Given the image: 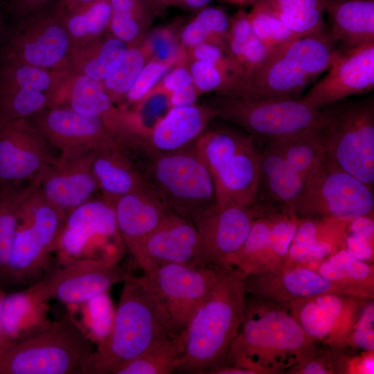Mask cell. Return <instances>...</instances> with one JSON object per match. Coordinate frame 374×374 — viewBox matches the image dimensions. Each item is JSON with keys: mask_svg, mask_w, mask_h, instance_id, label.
I'll return each instance as SVG.
<instances>
[{"mask_svg": "<svg viewBox=\"0 0 374 374\" xmlns=\"http://www.w3.org/2000/svg\"><path fill=\"white\" fill-rule=\"evenodd\" d=\"M266 143L280 153L305 179L325 154L319 130Z\"/></svg>", "mask_w": 374, "mask_h": 374, "instance_id": "cell-39", "label": "cell"}, {"mask_svg": "<svg viewBox=\"0 0 374 374\" xmlns=\"http://www.w3.org/2000/svg\"><path fill=\"white\" fill-rule=\"evenodd\" d=\"M362 300L347 294H325L296 301L287 310L310 338L332 349H344Z\"/></svg>", "mask_w": 374, "mask_h": 374, "instance_id": "cell-23", "label": "cell"}, {"mask_svg": "<svg viewBox=\"0 0 374 374\" xmlns=\"http://www.w3.org/2000/svg\"><path fill=\"white\" fill-rule=\"evenodd\" d=\"M288 374H334L332 350L328 345L319 343L296 364Z\"/></svg>", "mask_w": 374, "mask_h": 374, "instance_id": "cell-46", "label": "cell"}, {"mask_svg": "<svg viewBox=\"0 0 374 374\" xmlns=\"http://www.w3.org/2000/svg\"><path fill=\"white\" fill-rule=\"evenodd\" d=\"M3 21H2V19H1V15H0V38H1V35L2 34V31H3Z\"/></svg>", "mask_w": 374, "mask_h": 374, "instance_id": "cell-61", "label": "cell"}, {"mask_svg": "<svg viewBox=\"0 0 374 374\" xmlns=\"http://www.w3.org/2000/svg\"><path fill=\"white\" fill-rule=\"evenodd\" d=\"M186 64L188 63H182L172 67L151 90L169 95L193 84L192 75Z\"/></svg>", "mask_w": 374, "mask_h": 374, "instance_id": "cell-52", "label": "cell"}, {"mask_svg": "<svg viewBox=\"0 0 374 374\" xmlns=\"http://www.w3.org/2000/svg\"><path fill=\"white\" fill-rule=\"evenodd\" d=\"M143 40L149 51L150 60L173 66L189 62L186 50L181 46L179 37L172 26L156 28Z\"/></svg>", "mask_w": 374, "mask_h": 374, "instance_id": "cell-43", "label": "cell"}, {"mask_svg": "<svg viewBox=\"0 0 374 374\" xmlns=\"http://www.w3.org/2000/svg\"><path fill=\"white\" fill-rule=\"evenodd\" d=\"M316 271L348 295L374 298L373 264L358 260L346 248L326 258Z\"/></svg>", "mask_w": 374, "mask_h": 374, "instance_id": "cell-32", "label": "cell"}, {"mask_svg": "<svg viewBox=\"0 0 374 374\" xmlns=\"http://www.w3.org/2000/svg\"><path fill=\"white\" fill-rule=\"evenodd\" d=\"M374 303L373 299L366 303L356 319L348 336L346 348L362 351H374Z\"/></svg>", "mask_w": 374, "mask_h": 374, "instance_id": "cell-47", "label": "cell"}, {"mask_svg": "<svg viewBox=\"0 0 374 374\" xmlns=\"http://www.w3.org/2000/svg\"><path fill=\"white\" fill-rule=\"evenodd\" d=\"M150 10L154 12H159L167 7L174 5L175 0H144Z\"/></svg>", "mask_w": 374, "mask_h": 374, "instance_id": "cell-59", "label": "cell"}, {"mask_svg": "<svg viewBox=\"0 0 374 374\" xmlns=\"http://www.w3.org/2000/svg\"><path fill=\"white\" fill-rule=\"evenodd\" d=\"M66 217L44 199L33 182L20 208L6 277L30 286L50 271L51 255Z\"/></svg>", "mask_w": 374, "mask_h": 374, "instance_id": "cell-9", "label": "cell"}, {"mask_svg": "<svg viewBox=\"0 0 374 374\" xmlns=\"http://www.w3.org/2000/svg\"><path fill=\"white\" fill-rule=\"evenodd\" d=\"M195 18L204 25L217 45L226 48L229 21L222 10L214 7L206 8L202 10Z\"/></svg>", "mask_w": 374, "mask_h": 374, "instance_id": "cell-51", "label": "cell"}, {"mask_svg": "<svg viewBox=\"0 0 374 374\" xmlns=\"http://www.w3.org/2000/svg\"><path fill=\"white\" fill-rule=\"evenodd\" d=\"M335 43L323 31L275 47L234 97L298 98L335 61L341 50Z\"/></svg>", "mask_w": 374, "mask_h": 374, "instance_id": "cell-5", "label": "cell"}, {"mask_svg": "<svg viewBox=\"0 0 374 374\" xmlns=\"http://www.w3.org/2000/svg\"><path fill=\"white\" fill-rule=\"evenodd\" d=\"M31 185L0 186V277L7 276L20 208Z\"/></svg>", "mask_w": 374, "mask_h": 374, "instance_id": "cell-37", "label": "cell"}, {"mask_svg": "<svg viewBox=\"0 0 374 374\" xmlns=\"http://www.w3.org/2000/svg\"><path fill=\"white\" fill-rule=\"evenodd\" d=\"M60 82L57 71L3 60L0 69V123L29 118L50 107Z\"/></svg>", "mask_w": 374, "mask_h": 374, "instance_id": "cell-17", "label": "cell"}, {"mask_svg": "<svg viewBox=\"0 0 374 374\" xmlns=\"http://www.w3.org/2000/svg\"><path fill=\"white\" fill-rule=\"evenodd\" d=\"M244 276L230 267L181 332L184 350L176 371L210 373L226 364L244 307Z\"/></svg>", "mask_w": 374, "mask_h": 374, "instance_id": "cell-3", "label": "cell"}, {"mask_svg": "<svg viewBox=\"0 0 374 374\" xmlns=\"http://www.w3.org/2000/svg\"><path fill=\"white\" fill-rule=\"evenodd\" d=\"M253 35L248 12L244 10H240L229 23L226 39L228 52L238 66L242 49Z\"/></svg>", "mask_w": 374, "mask_h": 374, "instance_id": "cell-50", "label": "cell"}, {"mask_svg": "<svg viewBox=\"0 0 374 374\" xmlns=\"http://www.w3.org/2000/svg\"><path fill=\"white\" fill-rule=\"evenodd\" d=\"M60 16L70 37L73 51L102 37L108 30L112 16L111 2L110 0H98Z\"/></svg>", "mask_w": 374, "mask_h": 374, "instance_id": "cell-34", "label": "cell"}, {"mask_svg": "<svg viewBox=\"0 0 374 374\" xmlns=\"http://www.w3.org/2000/svg\"><path fill=\"white\" fill-rule=\"evenodd\" d=\"M127 271L118 263L87 262L58 265L26 291L38 304L50 300L68 305L82 304L123 282Z\"/></svg>", "mask_w": 374, "mask_h": 374, "instance_id": "cell-16", "label": "cell"}, {"mask_svg": "<svg viewBox=\"0 0 374 374\" xmlns=\"http://www.w3.org/2000/svg\"><path fill=\"white\" fill-rule=\"evenodd\" d=\"M321 110L327 119L324 127L319 130L325 154L373 190V100L335 103Z\"/></svg>", "mask_w": 374, "mask_h": 374, "instance_id": "cell-10", "label": "cell"}, {"mask_svg": "<svg viewBox=\"0 0 374 374\" xmlns=\"http://www.w3.org/2000/svg\"><path fill=\"white\" fill-rule=\"evenodd\" d=\"M179 39L181 46L186 51L203 43L217 45L204 25L196 18H194L182 28Z\"/></svg>", "mask_w": 374, "mask_h": 374, "instance_id": "cell-53", "label": "cell"}, {"mask_svg": "<svg viewBox=\"0 0 374 374\" xmlns=\"http://www.w3.org/2000/svg\"><path fill=\"white\" fill-rule=\"evenodd\" d=\"M149 60V51L142 40L130 46L120 66L102 82L105 91L114 105L120 106L123 103L128 91Z\"/></svg>", "mask_w": 374, "mask_h": 374, "instance_id": "cell-40", "label": "cell"}, {"mask_svg": "<svg viewBox=\"0 0 374 374\" xmlns=\"http://www.w3.org/2000/svg\"><path fill=\"white\" fill-rule=\"evenodd\" d=\"M172 67L173 66L168 63L149 60L118 107H127L142 100Z\"/></svg>", "mask_w": 374, "mask_h": 374, "instance_id": "cell-45", "label": "cell"}, {"mask_svg": "<svg viewBox=\"0 0 374 374\" xmlns=\"http://www.w3.org/2000/svg\"><path fill=\"white\" fill-rule=\"evenodd\" d=\"M142 156L139 168L145 185L169 211L193 223L217 203L211 173L195 144Z\"/></svg>", "mask_w": 374, "mask_h": 374, "instance_id": "cell-6", "label": "cell"}, {"mask_svg": "<svg viewBox=\"0 0 374 374\" xmlns=\"http://www.w3.org/2000/svg\"><path fill=\"white\" fill-rule=\"evenodd\" d=\"M276 12L283 23L300 37L324 31L323 10L308 8Z\"/></svg>", "mask_w": 374, "mask_h": 374, "instance_id": "cell-44", "label": "cell"}, {"mask_svg": "<svg viewBox=\"0 0 374 374\" xmlns=\"http://www.w3.org/2000/svg\"><path fill=\"white\" fill-rule=\"evenodd\" d=\"M350 222L337 218L300 219L292 242L317 247L331 256L346 248Z\"/></svg>", "mask_w": 374, "mask_h": 374, "instance_id": "cell-38", "label": "cell"}, {"mask_svg": "<svg viewBox=\"0 0 374 374\" xmlns=\"http://www.w3.org/2000/svg\"><path fill=\"white\" fill-rule=\"evenodd\" d=\"M195 145L211 173L217 203L250 206L256 202L260 151L252 136L222 129L204 132Z\"/></svg>", "mask_w": 374, "mask_h": 374, "instance_id": "cell-7", "label": "cell"}, {"mask_svg": "<svg viewBox=\"0 0 374 374\" xmlns=\"http://www.w3.org/2000/svg\"><path fill=\"white\" fill-rule=\"evenodd\" d=\"M188 61L202 60L215 64L240 77L243 82L241 69L233 60L227 48L211 44H200L186 51Z\"/></svg>", "mask_w": 374, "mask_h": 374, "instance_id": "cell-48", "label": "cell"}, {"mask_svg": "<svg viewBox=\"0 0 374 374\" xmlns=\"http://www.w3.org/2000/svg\"><path fill=\"white\" fill-rule=\"evenodd\" d=\"M98 0H59L54 8L59 14L64 15L78 10Z\"/></svg>", "mask_w": 374, "mask_h": 374, "instance_id": "cell-58", "label": "cell"}, {"mask_svg": "<svg viewBox=\"0 0 374 374\" xmlns=\"http://www.w3.org/2000/svg\"><path fill=\"white\" fill-rule=\"evenodd\" d=\"M184 350L181 332L161 339L114 374H168L176 371Z\"/></svg>", "mask_w": 374, "mask_h": 374, "instance_id": "cell-35", "label": "cell"}, {"mask_svg": "<svg viewBox=\"0 0 374 374\" xmlns=\"http://www.w3.org/2000/svg\"><path fill=\"white\" fill-rule=\"evenodd\" d=\"M199 94L194 86H190L175 93L169 94V99L172 107L186 106L195 104Z\"/></svg>", "mask_w": 374, "mask_h": 374, "instance_id": "cell-57", "label": "cell"}, {"mask_svg": "<svg viewBox=\"0 0 374 374\" xmlns=\"http://www.w3.org/2000/svg\"><path fill=\"white\" fill-rule=\"evenodd\" d=\"M112 16L108 30L129 46L140 43L145 35L152 12L144 0H110Z\"/></svg>", "mask_w": 374, "mask_h": 374, "instance_id": "cell-36", "label": "cell"}, {"mask_svg": "<svg viewBox=\"0 0 374 374\" xmlns=\"http://www.w3.org/2000/svg\"><path fill=\"white\" fill-rule=\"evenodd\" d=\"M93 152L60 153L35 180L44 199L66 215L91 200L98 189L91 168Z\"/></svg>", "mask_w": 374, "mask_h": 374, "instance_id": "cell-24", "label": "cell"}, {"mask_svg": "<svg viewBox=\"0 0 374 374\" xmlns=\"http://www.w3.org/2000/svg\"><path fill=\"white\" fill-rule=\"evenodd\" d=\"M113 204L126 250L152 232L170 211L148 187L125 195Z\"/></svg>", "mask_w": 374, "mask_h": 374, "instance_id": "cell-29", "label": "cell"}, {"mask_svg": "<svg viewBox=\"0 0 374 374\" xmlns=\"http://www.w3.org/2000/svg\"><path fill=\"white\" fill-rule=\"evenodd\" d=\"M51 0H10L9 10L21 19L44 8Z\"/></svg>", "mask_w": 374, "mask_h": 374, "instance_id": "cell-56", "label": "cell"}, {"mask_svg": "<svg viewBox=\"0 0 374 374\" xmlns=\"http://www.w3.org/2000/svg\"><path fill=\"white\" fill-rule=\"evenodd\" d=\"M209 105L217 116L244 129L253 139L266 143L321 130L327 119L301 98H213Z\"/></svg>", "mask_w": 374, "mask_h": 374, "instance_id": "cell-8", "label": "cell"}, {"mask_svg": "<svg viewBox=\"0 0 374 374\" xmlns=\"http://www.w3.org/2000/svg\"><path fill=\"white\" fill-rule=\"evenodd\" d=\"M28 119L49 145L62 154L123 146L102 119L81 114L68 106H51Z\"/></svg>", "mask_w": 374, "mask_h": 374, "instance_id": "cell-21", "label": "cell"}, {"mask_svg": "<svg viewBox=\"0 0 374 374\" xmlns=\"http://www.w3.org/2000/svg\"><path fill=\"white\" fill-rule=\"evenodd\" d=\"M127 251L132 256L131 269L143 270L168 264L204 265L196 226L190 220L172 211Z\"/></svg>", "mask_w": 374, "mask_h": 374, "instance_id": "cell-20", "label": "cell"}, {"mask_svg": "<svg viewBox=\"0 0 374 374\" xmlns=\"http://www.w3.org/2000/svg\"><path fill=\"white\" fill-rule=\"evenodd\" d=\"M274 49V48L270 47L262 42L254 34L249 39L242 49L238 62L243 76V82L241 88L263 65Z\"/></svg>", "mask_w": 374, "mask_h": 374, "instance_id": "cell-49", "label": "cell"}, {"mask_svg": "<svg viewBox=\"0 0 374 374\" xmlns=\"http://www.w3.org/2000/svg\"><path fill=\"white\" fill-rule=\"evenodd\" d=\"M62 105L102 119L118 141L127 147L128 137L123 112L112 103L102 82L71 73L51 106Z\"/></svg>", "mask_w": 374, "mask_h": 374, "instance_id": "cell-27", "label": "cell"}, {"mask_svg": "<svg viewBox=\"0 0 374 374\" xmlns=\"http://www.w3.org/2000/svg\"><path fill=\"white\" fill-rule=\"evenodd\" d=\"M123 282L109 332L94 349L84 374H114L157 341L179 334L143 274L127 270Z\"/></svg>", "mask_w": 374, "mask_h": 374, "instance_id": "cell-2", "label": "cell"}, {"mask_svg": "<svg viewBox=\"0 0 374 374\" xmlns=\"http://www.w3.org/2000/svg\"><path fill=\"white\" fill-rule=\"evenodd\" d=\"M332 39L350 48L374 42V0H325Z\"/></svg>", "mask_w": 374, "mask_h": 374, "instance_id": "cell-31", "label": "cell"}, {"mask_svg": "<svg viewBox=\"0 0 374 374\" xmlns=\"http://www.w3.org/2000/svg\"><path fill=\"white\" fill-rule=\"evenodd\" d=\"M327 71V74L301 98L317 110L373 89L374 42L341 49Z\"/></svg>", "mask_w": 374, "mask_h": 374, "instance_id": "cell-22", "label": "cell"}, {"mask_svg": "<svg viewBox=\"0 0 374 374\" xmlns=\"http://www.w3.org/2000/svg\"><path fill=\"white\" fill-rule=\"evenodd\" d=\"M226 1H230V2H231V3H238V0H226Z\"/></svg>", "mask_w": 374, "mask_h": 374, "instance_id": "cell-63", "label": "cell"}, {"mask_svg": "<svg viewBox=\"0 0 374 374\" xmlns=\"http://www.w3.org/2000/svg\"><path fill=\"white\" fill-rule=\"evenodd\" d=\"M211 0H175L174 5H179L188 8H199L209 3Z\"/></svg>", "mask_w": 374, "mask_h": 374, "instance_id": "cell-60", "label": "cell"}, {"mask_svg": "<svg viewBox=\"0 0 374 374\" xmlns=\"http://www.w3.org/2000/svg\"><path fill=\"white\" fill-rule=\"evenodd\" d=\"M346 248L358 260L373 262V238L348 231Z\"/></svg>", "mask_w": 374, "mask_h": 374, "instance_id": "cell-54", "label": "cell"}, {"mask_svg": "<svg viewBox=\"0 0 374 374\" xmlns=\"http://www.w3.org/2000/svg\"><path fill=\"white\" fill-rule=\"evenodd\" d=\"M20 19L9 35L3 60L70 71L72 44L62 17L55 8H42Z\"/></svg>", "mask_w": 374, "mask_h": 374, "instance_id": "cell-14", "label": "cell"}, {"mask_svg": "<svg viewBox=\"0 0 374 374\" xmlns=\"http://www.w3.org/2000/svg\"><path fill=\"white\" fill-rule=\"evenodd\" d=\"M253 1L255 0H238V3H246Z\"/></svg>", "mask_w": 374, "mask_h": 374, "instance_id": "cell-62", "label": "cell"}, {"mask_svg": "<svg viewBox=\"0 0 374 374\" xmlns=\"http://www.w3.org/2000/svg\"><path fill=\"white\" fill-rule=\"evenodd\" d=\"M28 118L0 123V186L35 181L57 159Z\"/></svg>", "mask_w": 374, "mask_h": 374, "instance_id": "cell-19", "label": "cell"}, {"mask_svg": "<svg viewBox=\"0 0 374 374\" xmlns=\"http://www.w3.org/2000/svg\"><path fill=\"white\" fill-rule=\"evenodd\" d=\"M319 343L286 308L246 297L238 333L224 366L247 369L253 374L286 373Z\"/></svg>", "mask_w": 374, "mask_h": 374, "instance_id": "cell-1", "label": "cell"}, {"mask_svg": "<svg viewBox=\"0 0 374 374\" xmlns=\"http://www.w3.org/2000/svg\"><path fill=\"white\" fill-rule=\"evenodd\" d=\"M188 64L199 95L216 91L221 96H234L242 87L240 77L215 64L202 60H192Z\"/></svg>", "mask_w": 374, "mask_h": 374, "instance_id": "cell-42", "label": "cell"}, {"mask_svg": "<svg viewBox=\"0 0 374 374\" xmlns=\"http://www.w3.org/2000/svg\"><path fill=\"white\" fill-rule=\"evenodd\" d=\"M248 16L254 35L270 47L300 37L283 23L269 0H257Z\"/></svg>", "mask_w": 374, "mask_h": 374, "instance_id": "cell-41", "label": "cell"}, {"mask_svg": "<svg viewBox=\"0 0 374 374\" xmlns=\"http://www.w3.org/2000/svg\"><path fill=\"white\" fill-rule=\"evenodd\" d=\"M305 181L280 153L268 144L260 152V177L256 202L292 213Z\"/></svg>", "mask_w": 374, "mask_h": 374, "instance_id": "cell-28", "label": "cell"}, {"mask_svg": "<svg viewBox=\"0 0 374 374\" xmlns=\"http://www.w3.org/2000/svg\"><path fill=\"white\" fill-rule=\"evenodd\" d=\"M230 267L168 264L142 271L162 301L175 330L180 333Z\"/></svg>", "mask_w": 374, "mask_h": 374, "instance_id": "cell-13", "label": "cell"}, {"mask_svg": "<svg viewBox=\"0 0 374 374\" xmlns=\"http://www.w3.org/2000/svg\"><path fill=\"white\" fill-rule=\"evenodd\" d=\"M125 249L114 204L103 198L91 199L66 215L55 253L58 265L87 262L118 263Z\"/></svg>", "mask_w": 374, "mask_h": 374, "instance_id": "cell-11", "label": "cell"}, {"mask_svg": "<svg viewBox=\"0 0 374 374\" xmlns=\"http://www.w3.org/2000/svg\"><path fill=\"white\" fill-rule=\"evenodd\" d=\"M74 316L42 321L0 345V374H84L93 352Z\"/></svg>", "mask_w": 374, "mask_h": 374, "instance_id": "cell-4", "label": "cell"}, {"mask_svg": "<svg viewBox=\"0 0 374 374\" xmlns=\"http://www.w3.org/2000/svg\"><path fill=\"white\" fill-rule=\"evenodd\" d=\"M244 285L247 295L287 310L291 303L300 299L330 293L346 294L316 270L303 266L249 274L244 276Z\"/></svg>", "mask_w": 374, "mask_h": 374, "instance_id": "cell-25", "label": "cell"}, {"mask_svg": "<svg viewBox=\"0 0 374 374\" xmlns=\"http://www.w3.org/2000/svg\"><path fill=\"white\" fill-rule=\"evenodd\" d=\"M277 10H297L318 8L324 10L325 0H269Z\"/></svg>", "mask_w": 374, "mask_h": 374, "instance_id": "cell-55", "label": "cell"}, {"mask_svg": "<svg viewBox=\"0 0 374 374\" xmlns=\"http://www.w3.org/2000/svg\"><path fill=\"white\" fill-rule=\"evenodd\" d=\"M270 206L256 202L250 206L217 203L193 224L200 237L204 265H224L247 239L255 220Z\"/></svg>", "mask_w": 374, "mask_h": 374, "instance_id": "cell-18", "label": "cell"}, {"mask_svg": "<svg viewBox=\"0 0 374 374\" xmlns=\"http://www.w3.org/2000/svg\"><path fill=\"white\" fill-rule=\"evenodd\" d=\"M299 222L295 215L282 209L267 211L255 220L244 242L224 265L237 269L244 276L285 269Z\"/></svg>", "mask_w": 374, "mask_h": 374, "instance_id": "cell-15", "label": "cell"}, {"mask_svg": "<svg viewBox=\"0 0 374 374\" xmlns=\"http://www.w3.org/2000/svg\"><path fill=\"white\" fill-rule=\"evenodd\" d=\"M373 190L325 154L306 179L292 213L299 219L351 221L361 217H373Z\"/></svg>", "mask_w": 374, "mask_h": 374, "instance_id": "cell-12", "label": "cell"}, {"mask_svg": "<svg viewBox=\"0 0 374 374\" xmlns=\"http://www.w3.org/2000/svg\"><path fill=\"white\" fill-rule=\"evenodd\" d=\"M215 117L208 104L172 107L146 135L143 154L173 152L195 144Z\"/></svg>", "mask_w": 374, "mask_h": 374, "instance_id": "cell-26", "label": "cell"}, {"mask_svg": "<svg viewBox=\"0 0 374 374\" xmlns=\"http://www.w3.org/2000/svg\"><path fill=\"white\" fill-rule=\"evenodd\" d=\"M91 168L103 198L112 202L147 187L139 167L133 163L128 150L121 145L93 151Z\"/></svg>", "mask_w": 374, "mask_h": 374, "instance_id": "cell-30", "label": "cell"}, {"mask_svg": "<svg viewBox=\"0 0 374 374\" xmlns=\"http://www.w3.org/2000/svg\"><path fill=\"white\" fill-rule=\"evenodd\" d=\"M130 46L113 37H104L72 51L69 68L72 73L103 82L120 66Z\"/></svg>", "mask_w": 374, "mask_h": 374, "instance_id": "cell-33", "label": "cell"}]
</instances>
